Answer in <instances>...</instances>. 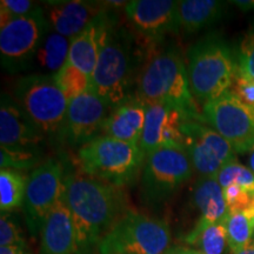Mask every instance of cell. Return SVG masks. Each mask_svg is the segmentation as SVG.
Instances as JSON below:
<instances>
[{
	"label": "cell",
	"mask_w": 254,
	"mask_h": 254,
	"mask_svg": "<svg viewBox=\"0 0 254 254\" xmlns=\"http://www.w3.org/2000/svg\"><path fill=\"white\" fill-rule=\"evenodd\" d=\"M71 39L50 31L34 57L32 68L37 73L45 75H55L66 65L68 60Z\"/></svg>",
	"instance_id": "obj_23"
},
{
	"label": "cell",
	"mask_w": 254,
	"mask_h": 254,
	"mask_svg": "<svg viewBox=\"0 0 254 254\" xmlns=\"http://www.w3.org/2000/svg\"><path fill=\"white\" fill-rule=\"evenodd\" d=\"M0 254H30L27 245H12L0 247Z\"/></svg>",
	"instance_id": "obj_35"
},
{
	"label": "cell",
	"mask_w": 254,
	"mask_h": 254,
	"mask_svg": "<svg viewBox=\"0 0 254 254\" xmlns=\"http://www.w3.org/2000/svg\"><path fill=\"white\" fill-rule=\"evenodd\" d=\"M12 245H26L20 225L13 214L1 212L0 217V247Z\"/></svg>",
	"instance_id": "obj_32"
},
{
	"label": "cell",
	"mask_w": 254,
	"mask_h": 254,
	"mask_svg": "<svg viewBox=\"0 0 254 254\" xmlns=\"http://www.w3.org/2000/svg\"><path fill=\"white\" fill-rule=\"evenodd\" d=\"M117 23L116 15L105 11L71 40L67 63L92 75L107 33Z\"/></svg>",
	"instance_id": "obj_18"
},
{
	"label": "cell",
	"mask_w": 254,
	"mask_h": 254,
	"mask_svg": "<svg viewBox=\"0 0 254 254\" xmlns=\"http://www.w3.org/2000/svg\"><path fill=\"white\" fill-rule=\"evenodd\" d=\"M227 2L217 0H184L178 2L179 32L192 34L205 30L226 15Z\"/></svg>",
	"instance_id": "obj_21"
},
{
	"label": "cell",
	"mask_w": 254,
	"mask_h": 254,
	"mask_svg": "<svg viewBox=\"0 0 254 254\" xmlns=\"http://www.w3.org/2000/svg\"><path fill=\"white\" fill-rule=\"evenodd\" d=\"M236 62L237 68L254 80V19L239 41Z\"/></svg>",
	"instance_id": "obj_29"
},
{
	"label": "cell",
	"mask_w": 254,
	"mask_h": 254,
	"mask_svg": "<svg viewBox=\"0 0 254 254\" xmlns=\"http://www.w3.org/2000/svg\"><path fill=\"white\" fill-rule=\"evenodd\" d=\"M215 179L222 189L237 185L254 194V172L251 168L238 164L237 161L227 164L217 174Z\"/></svg>",
	"instance_id": "obj_28"
},
{
	"label": "cell",
	"mask_w": 254,
	"mask_h": 254,
	"mask_svg": "<svg viewBox=\"0 0 254 254\" xmlns=\"http://www.w3.org/2000/svg\"><path fill=\"white\" fill-rule=\"evenodd\" d=\"M43 154L34 152L8 151L0 148V166L1 168H12V170H28L34 166H39L44 163L41 161Z\"/></svg>",
	"instance_id": "obj_30"
},
{
	"label": "cell",
	"mask_w": 254,
	"mask_h": 254,
	"mask_svg": "<svg viewBox=\"0 0 254 254\" xmlns=\"http://www.w3.org/2000/svg\"><path fill=\"white\" fill-rule=\"evenodd\" d=\"M165 254H190V251L189 249H186V247L176 246V247H170Z\"/></svg>",
	"instance_id": "obj_36"
},
{
	"label": "cell",
	"mask_w": 254,
	"mask_h": 254,
	"mask_svg": "<svg viewBox=\"0 0 254 254\" xmlns=\"http://www.w3.org/2000/svg\"><path fill=\"white\" fill-rule=\"evenodd\" d=\"M111 107L91 90L68 103L63 142L71 146H84L99 136Z\"/></svg>",
	"instance_id": "obj_13"
},
{
	"label": "cell",
	"mask_w": 254,
	"mask_h": 254,
	"mask_svg": "<svg viewBox=\"0 0 254 254\" xmlns=\"http://www.w3.org/2000/svg\"><path fill=\"white\" fill-rule=\"evenodd\" d=\"M227 212H241L254 217V194L237 185L224 189Z\"/></svg>",
	"instance_id": "obj_31"
},
{
	"label": "cell",
	"mask_w": 254,
	"mask_h": 254,
	"mask_svg": "<svg viewBox=\"0 0 254 254\" xmlns=\"http://www.w3.org/2000/svg\"><path fill=\"white\" fill-rule=\"evenodd\" d=\"M249 166L254 172V150L249 153Z\"/></svg>",
	"instance_id": "obj_39"
},
{
	"label": "cell",
	"mask_w": 254,
	"mask_h": 254,
	"mask_svg": "<svg viewBox=\"0 0 254 254\" xmlns=\"http://www.w3.org/2000/svg\"><path fill=\"white\" fill-rule=\"evenodd\" d=\"M171 231L161 219L127 211L101 240L99 254H165Z\"/></svg>",
	"instance_id": "obj_7"
},
{
	"label": "cell",
	"mask_w": 254,
	"mask_h": 254,
	"mask_svg": "<svg viewBox=\"0 0 254 254\" xmlns=\"http://www.w3.org/2000/svg\"><path fill=\"white\" fill-rule=\"evenodd\" d=\"M116 23L107 33L97 65L91 75V91L111 109L131 98L138 80V60L134 37Z\"/></svg>",
	"instance_id": "obj_3"
},
{
	"label": "cell",
	"mask_w": 254,
	"mask_h": 254,
	"mask_svg": "<svg viewBox=\"0 0 254 254\" xmlns=\"http://www.w3.org/2000/svg\"><path fill=\"white\" fill-rule=\"evenodd\" d=\"M28 177L20 171L1 168L0 171V209L11 212L24 205Z\"/></svg>",
	"instance_id": "obj_25"
},
{
	"label": "cell",
	"mask_w": 254,
	"mask_h": 254,
	"mask_svg": "<svg viewBox=\"0 0 254 254\" xmlns=\"http://www.w3.org/2000/svg\"><path fill=\"white\" fill-rule=\"evenodd\" d=\"M146 119L140 148L145 157L164 147H184V124L186 118L167 104H146Z\"/></svg>",
	"instance_id": "obj_15"
},
{
	"label": "cell",
	"mask_w": 254,
	"mask_h": 254,
	"mask_svg": "<svg viewBox=\"0 0 254 254\" xmlns=\"http://www.w3.org/2000/svg\"><path fill=\"white\" fill-rule=\"evenodd\" d=\"M230 91L241 101L254 107V80L243 74L238 68Z\"/></svg>",
	"instance_id": "obj_34"
},
{
	"label": "cell",
	"mask_w": 254,
	"mask_h": 254,
	"mask_svg": "<svg viewBox=\"0 0 254 254\" xmlns=\"http://www.w3.org/2000/svg\"><path fill=\"white\" fill-rule=\"evenodd\" d=\"M192 202L199 218L195 225H211L222 221L227 215L224 189L215 178H199L192 192Z\"/></svg>",
	"instance_id": "obj_22"
},
{
	"label": "cell",
	"mask_w": 254,
	"mask_h": 254,
	"mask_svg": "<svg viewBox=\"0 0 254 254\" xmlns=\"http://www.w3.org/2000/svg\"><path fill=\"white\" fill-rule=\"evenodd\" d=\"M14 99L50 142H63L68 100L52 75L32 73L14 86Z\"/></svg>",
	"instance_id": "obj_6"
},
{
	"label": "cell",
	"mask_w": 254,
	"mask_h": 254,
	"mask_svg": "<svg viewBox=\"0 0 254 254\" xmlns=\"http://www.w3.org/2000/svg\"><path fill=\"white\" fill-rule=\"evenodd\" d=\"M55 81L67 98L68 103L91 90V75L69 63H66V65L55 75Z\"/></svg>",
	"instance_id": "obj_27"
},
{
	"label": "cell",
	"mask_w": 254,
	"mask_h": 254,
	"mask_svg": "<svg viewBox=\"0 0 254 254\" xmlns=\"http://www.w3.org/2000/svg\"><path fill=\"white\" fill-rule=\"evenodd\" d=\"M253 238H254V237H253Z\"/></svg>",
	"instance_id": "obj_41"
},
{
	"label": "cell",
	"mask_w": 254,
	"mask_h": 254,
	"mask_svg": "<svg viewBox=\"0 0 254 254\" xmlns=\"http://www.w3.org/2000/svg\"><path fill=\"white\" fill-rule=\"evenodd\" d=\"M64 173V165L50 158L28 176L23 207L26 226L33 238L40 233L49 214L63 198L66 178Z\"/></svg>",
	"instance_id": "obj_10"
},
{
	"label": "cell",
	"mask_w": 254,
	"mask_h": 254,
	"mask_svg": "<svg viewBox=\"0 0 254 254\" xmlns=\"http://www.w3.org/2000/svg\"><path fill=\"white\" fill-rule=\"evenodd\" d=\"M146 107L136 95L114 107L105 120L101 135L139 146L144 132Z\"/></svg>",
	"instance_id": "obj_19"
},
{
	"label": "cell",
	"mask_w": 254,
	"mask_h": 254,
	"mask_svg": "<svg viewBox=\"0 0 254 254\" xmlns=\"http://www.w3.org/2000/svg\"><path fill=\"white\" fill-rule=\"evenodd\" d=\"M64 196L74 224L75 254H94L123 215L122 190L86 174H68Z\"/></svg>",
	"instance_id": "obj_1"
},
{
	"label": "cell",
	"mask_w": 254,
	"mask_h": 254,
	"mask_svg": "<svg viewBox=\"0 0 254 254\" xmlns=\"http://www.w3.org/2000/svg\"><path fill=\"white\" fill-rule=\"evenodd\" d=\"M40 237V254H75L74 224L64 195L47 217Z\"/></svg>",
	"instance_id": "obj_20"
},
{
	"label": "cell",
	"mask_w": 254,
	"mask_h": 254,
	"mask_svg": "<svg viewBox=\"0 0 254 254\" xmlns=\"http://www.w3.org/2000/svg\"><path fill=\"white\" fill-rule=\"evenodd\" d=\"M204 123L230 142L236 153L254 150V107L241 101L231 91L202 107Z\"/></svg>",
	"instance_id": "obj_11"
},
{
	"label": "cell",
	"mask_w": 254,
	"mask_h": 254,
	"mask_svg": "<svg viewBox=\"0 0 254 254\" xmlns=\"http://www.w3.org/2000/svg\"><path fill=\"white\" fill-rule=\"evenodd\" d=\"M39 6L30 0H1L0 1V19L4 25L13 19L32 13Z\"/></svg>",
	"instance_id": "obj_33"
},
{
	"label": "cell",
	"mask_w": 254,
	"mask_h": 254,
	"mask_svg": "<svg viewBox=\"0 0 254 254\" xmlns=\"http://www.w3.org/2000/svg\"><path fill=\"white\" fill-rule=\"evenodd\" d=\"M232 2L236 4L238 7L245 9V11L254 9V0H251V1H232Z\"/></svg>",
	"instance_id": "obj_37"
},
{
	"label": "cell",
	"mask_w": 254,
	"mask_h": 254,
	"mask_svg": "<svg viewBox=\"0 0 254 254\" xmlns=\"http://www.w3.org/2000/svg\"><path fill=\"white\" fill-rule=\"evenodd\" d=\"M186 67L190 91L205 105L230 91L237 72L236 56L224 37L209 33L187 50Z\"/></svg>",
	"instance_id": "obj_4"
},
{
	"label": "cell",
	"mask_w": 254,
	"mask_h": 254,
	"mask_svg": "<svg viewBox=\"0 0 254 254\" xmlns=\"http://www.w3.org/2000/svg\"><path fill=\"white\" fill-rule=\"evenodd\" d=\"M135 95L145 104H167L189 120L204 123L202 112L190 91L186 62L176 47L152 52L138 73Z\"/></svg>",
	"instance_id": "obj_2"
},
{
	"label": "cell",
	"mask_w": 254,
	"mask_h": 254,
	"mask_svg": "<svg viewBox=\"0 0 254 254\" xmlns=\"http://www.w3.org/2000/svg\"><path fill=\"white\" fill-rule=\"evenodd\" d=\"M51 26L41 6L24 17L0 25V58L6 72L14 74L32 68L34 57Z\"/></svg>",
	"instance_id": "obj_9"
},
{
	"label": "cell",
	"mask_w": 254,
	"mask_h": 254,
	"mask_svg": "<svg viewBox=\"0 0 254 254\" xmlns=\"http://www.w3.org/2000/svg\"><path fill=\"white\" fill-rule=\"evenodd\" d=\"M194 168L184 147H164L145 157L140 172L141 199L157 206L171 198L190 179Z\"/></svg>",
	"instance_id": "obj_8"
},
{
	"label": "cell",
	"mask_w": 254,
	"mask_h": 254,
	"mask_svg": "<svg viewBox=\"0 0 254 254\" xmlns=\"http://www.w3.org/2000/svg\"><path fill=\"white\" fill-rule=\"evenodd\" d=\"M189 251H190V254H201V253H199L198 251H195L193 249H189Z\"/></svg>",
	"instance_id": "obj_40"
},
{
	"label": "cell",
	"mask_w": 254,
	"mask_h": 254,
	"mask_svg": "<svg viewBox=\"0 0 254 254\" xmlns=\"http://www.w3.org/2000/svg\"><path fill=\"white\" fill-rule=\"evenodd\" d=\"M78 161L86 176L122 187L140 174L145 154L140 146L99 135L78 148Z\"/></svg>",
	"instance_id": "obj_5"
},
{
	"label": "cell",
	"mask_w": 254,
	"mask_h": 254,
	"mask_svg": "<svg viewBox=\"0 0 254 254\" xmlns=\"http://www.w3.org/2000/svg\"><path fill=\"white\" fill-rule=\"evenodd\" d=\"M230 254H238L254 237V217L241 212H227L225 218Z\"/></svg>",
	"instance_id": "obj_26"
},
{
	"label": "cell",
	"mask_w": 254,
	"mask_h": 254,
	"mask_svg": "<svg viewBox=\"0 0 254 254\" xmlns=\"http://www.w3.org/2000/svg\"><path fill=\"white\" fill-rule=\"evenodd\" d=\"M184 148L200 178H215L221 168L236 160V152L212 127L195 120L184 124Z\"/></svg>",
	"instance_id": "obj_12"
},
{
	"label": "cell",
	"mask_w": 254,
	"mask_h": 254,
	"mask_svg": "<svg viewBox=\"0 0 254 254\" xmlns=\"http://www.w3.org/2000/svg\"><path fill=\"white\" fill-rule=\"evenodd\" d=\"M185 241L201 254H230L225 219L211 225H194Z\"/></svg>",
	"instance_id": "obj_24"
},
{
	"label": "cell",
	"mask_w": 254,
	"mask_h": 254,
	"mask_svg": "<svg viewBox=\"0 0 254 254\" xmlns=\"http://www.w3.org/2000/svg\"><path fill=\"white\" fill-rule=\"evenodd\" d=\"M238 254H254V238H253V240L251 241L250 245L246 246L245 249H244L243 251H240Z\"/></svg>",
	"instance_id": "obj_38"
},
{
	"label": "cell",
	"mask_w": 254,
	"mask_h": 254,
	"mask_svg": "<svg viewBox=\"0 0 254 254\" xmlns=\"http://www.w3.org/2000/svg\"><path fill=\"white\" fill-rule=\"evenodd\" d=\"M178 2L173 0H133L125 6L127 19L151 40L179 32Z\"/></svg>",
	"instance_id": "obj_16"
},
{
	"label": "cell",
	"mask_w": 254,
	"mask_h": 254,
	"mask_svg": "<svg viewBox=\"0 0 254 254\" xmlns=\"http://www.w3.org/2000/svg\"><path fill=\"white\" fill-rule=\"evenodd\" d=\"M45 15L51 28L62 36L73 39L94 20L107 11L103 2L67 0L46 1Z\"/></svg>",
	"instance_id": "obj_17"
},
{
	"label": "cell",
	"mask_w": 254,
	"mask_h": 254,
	"mask_svg": "<svg viewBox=\"0 0 254 254\" xmlns=\"http://www.w3.org/2000/svg\"><path fill=\"white\" fill-rule=\"evenodd\" d=\"M45 142V135L28 118L18 101L2 92L0 99V148L43 154Z\"/></svg>",
	"instance_id": "obj_14"
}]
</instances>
